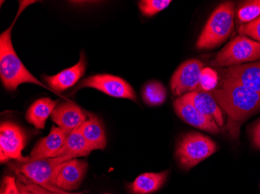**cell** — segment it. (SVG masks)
Returning <instances> with one entry per match:
<instances>
[{"mask_svg":"<svg viewBox=\"0 0 260 194\" xmlns=\"http://www.w3.org/2000/svg\"><path fill=\"white\" fill-rule=\"evenodd\" d=\"M214 98L227 115V129L233 140L239 138L240 127L247 118L260 110V94L236 80L223 76Z\"/></svg>","mask_w":260,"mask_h":194,"instance_id":"6da1fadb","label":"cell"},{"mask_svg":"<svg viewBox=\"0 0 260 194\" xmlns=\"http://www.w3.org/2000/svg\"><path fill=\"white\" fill-rule=\"evenodd\" d=\"M25 6L20 7L18 14L16 17L14 23L5 31L3 32L0 36V76L3 84L7 90L14 91L17 87L23 83H33L38 85L46 90H50L39 80L35 78L30 71L26 68L17 56L14 50L11 40V33L15 23L22 10H24ZM54 93V92H53Z\"/></svg>","mask_w":260,"mask_h":194,"instance_id":"7a4b0ae2","label":"cell"},{"mask_svg":"<svg viewBox=\"0 0 260 194\" xmlns=\"http://www.w3.org/2000/svg\"><path fill=\"white\" fill-rule=\"evenodd\" d=\"M71 160L68 157L51 159H34L25 157L23 161H14L10 165L16 175H21L31 183L41 187L59 194H67L57 186L56 177L61 166Z\"/></svg>","mask_w":260,"mask_h":194,"instance_id":"3957f363","label":"cell"},{"mask_svg":"<svg viewBox=\"0 0 260 194\" xmlns=\"http://www.w3.org/2000/svg\"><path fill=\"white\" fill-rule=\"evenodd\" d=\"M232 2L220 4L211 14L197 42L198 49H212L225 42L235 27Z\"/></svg>","mask_w":260,"mask_h":194,"instance_id":"277c9868","label":"cell"},{"mask_svg":"<svg viewBox=\"0 0 260 194\" xmlns=\"http://www.w3.org/2000/svg\"><path fill=\"white\" fill-rule=\"evenodd\" d=\"M217 144L209 137L197 132L184 135L176 148L179 164L189 169L206 160L217 151Z\"/></svg>","mask_w":260,"mask_h":194,"instance_id":"5b68a950","label":"cell"},{"mask_svg":"<svg viewBox=\"0 0 260 194\" xmlns=\"http://www.w3.org/2000/svg\"><path fill=\"white\" fill-rule=\"evenodd\" d=\"M258 60H260L259 42L241 35L231 41L218 52L212 65L229 68Z\"/></svg>","mask_w":260,"mask_h":194,"instance_id":"8992f818","label":"cell"},{"mask_svg":"<svg viewBox=\"0 0 260 194\" xmlns=\"http://www.w3.org/2000/svg\"><path fill=\"white\" fill-rule=\"evenodd\" d=\"M27 136L19 125L6 121L0 127V161L4 163L10 160L23 161L25 157L22 151L25 147Z\"/></svg>","mask_w":260,"mask_h":194,"instance_id":"52a82bcc","label":"cell"},{"mask_svg":"<svg viewBox=\"0 0 260 194\" xmlns=\"http://www.w3.org/2000/svg\"><path fill=\"white\" fill-rule=\"evenodd\" d=\"M204 64L200 60L191 59L177 68L171 80V90L175 96H182L197 91L200 87Z\"/></svg>","mask_w":260,"mask_h":194,"instance_id":"ba28073f","label":"cell"},{"mask_svg":"<svg viewBox=\"0 0 260 194\" xmlns=\"http://www.w3.org/2000/svg\"><path fill=\"white\" fill-rule=\"evenodd\" d=\"M84 87L96 89L105 94L117 98L137 100V95L132 87L122 79L112 75L104 74L88 77L80 83L77 90Z\"/></svg>","mask_w":260,"mask_h":194,"instance_id":"9c48e42d","label":"cell"},{"mask_svg":"<svg viewBox=\"0 0 260 194\" xmlns=\"http://www.w3.org/2000/svg\"><path fill=\"white\" fill-rule=\"evenodd\" d=\"M70 133L59 127H52L49 135L36 144L30 153V157L34 159L58 157Z\"/></svg>","mask_w":260,"mask_h":194,"instance_id":"30bf717a","label":"cell"},{"mask_svg":"<svg viewBox=\"0 0 260 194\" xmlns=\"http://www.w3.org/2000/svg\"><path fill=\"white\" fill-rule=\"evenodd\" d=\"M174 108L177 115L188 125L212 134L220 132V127L213 120L200 113L181 96L174 102Z\"/></svg>","mask_w":260,"mask_h":194,"instance_id":"8fae6325","label":"cell"},{"mask_svg":"<svg viewBox=\"0 0 260 194\" xmlns=\"http://www.w3.org/2000/svg\"><path fill=\"white\" fill-rule=\"evenodd\" d=\"M181 97L192 105L200 113L213 120L220 128L224 125V118L221 108L213 95L197 90L186 93Z\"/></svg>","mask_w":260,"mask_h":194,"instance_id":"7c38bea8","label":"cell"},{"mask_svg":"<svg viewBox=\"0 0 260 194\" xmlns=\"http://www.w3.org/2000/svg\"><path fill=\"white\" fill-rule=\"evenodd\" d=\"M87 163L82 160H69L61 166L56 177V185L62 191L78 189L87 173Z\"/></svg>","mask_w":260,"mask_h":194,"instance_id":"4fadbf2b","label":"cell"},{"mask_svg":"<svg viewBox=\"0 0 260 194\" xmlns=\"http://www.w3.org/2000/svg\"><path fill=\"white\" fill-rule=\"evenodd\" d=\"M52 119L59 128L71 132L80 128L87 121V117L77 105L67 101L55 108Z\"/></svg>","mask_w":260,"mask_h":194,"instance_id":"5bb4252c","label":"cell"},{"mask_svg":"<svg viewBox=\"0 0 260 194\" xmlns=\"http://www.w3.org/2000/svg\"><path fill=\"white\" fill-rule=\"evenodd\" d=\"M86 58L84 52L80 53L79 62L73 67L67 68L59 73L52 76H45L44 80L46 82L49 88L54 92H62L74 85L84 75L86 70Z\"/></svg>","mask_w":260,"mask_h":194,"instance_id":"9a60e30c","label":"cell"},{"mask_svg":"<svg viewBox=\"0 0 260 194\" xmlns=\"http://www.w3.org/2000/svg\"><path fill=\"white\" fill-rule=\"evenodd\" d=\"M223 76L229 77L260 94V60L220 70Z\"/></svg>","mask_w":260,"mask_h":194,"instance_id":"2e32d148","label":"cell"},{"mask_svg":"<svg viewBox=\"0 0 260 194\" xmlns=\"http://www.w3.org/2000/svg\"><path fill=\"white\" fill-rule=\"evenodd\" d=\"M80 131L92 150L104 149L106 146V136L102 121L92 114L80 127Z\"/></svg>","mask_w":260,"mask_h":194,"instance_id":"e0dca14e","label":"cell"},{"mask_svg":"<svg viewBox=\"0 0 260 194\" xmlns=\"http://www.w3.org/2000/svg\"><path fill=\"white\" fill-rule=\"evenodd\" d=\"M169 171L147 173L140 175L129 185V190L134 194H149L158 190L167 179Z\"/></svg>","mask_w":260,"mask_h":194,"instance_id":"ac0fdd59","label":"cell"},{"mask_svg":"<svg viewBox=\"0 0 260 194\" xmlns=\"http://www.w3.org/2000/svg\"><path fill=\"white\" fill-rule=\"evenodd\" d=\"M92 151L91 147L79 128L70 133L58 157H68L74 160L77 158L87 156Z\"/></svg>","mask_w":260,"mask_h":194,"instance_id":"d6986e66","label":"cell"},{"mask_svg":"<svg viewBox=\"0 0 260 194\" xmlns=\"http://www.w3.org/2000/svg\"><path fill=\"white\" fill-rule=\"evenodd\" d=\"M57 102L49 98H42L35 101L27 110L26 118L28 123L37 129H44L45 122L56 107Z\"/></svg>","mask_w":260,"mask_h":194,"instance_id":"ffe728a7","label":"cell"},{"mask_svg":"<svg viewBox=\"0 0 260 194\" xmlns=\"http://www.w3.org/2000/svg\"><path fill=\"white\" fill-rule=\"evenodd\" d=\"M143 99L149 106H160L165 103L167 92L161 83L157 81L147 83L143 90Z\"/></svg>","mask_w":260,"mask_h":194,"instance_id":"44dd1931","label":"cell"},{"mask_svg":"<svg viewBox=\"0 0 260 194\" xmlns=\"http://www.w3.org/2000/svg\"><path fill=\"white\" fill-rule=\"evenodd\" d=\"M259 17L260 0L245 2L238 10V17L242 23H250Z\"/></svg>","mask_w":260,"mask_h":194,"instance_id":"7402d4cb","label":"cell"},{"mask_svg":"<svg viewBox=\"0 0 260 194\" xmlns=\"http://www.w3.org/2000/svg\"><path fill=\"white\" fill-rule=\"evenodd\" d=\"M171 3L170 0H142L139 2V7L144 16L152 17L167 8Z\"/></svg>","mask_w":260,"mask_h":194,"instance_id":"603a6c76","label":"cell"},{"mask_svg":"<svg viewBox=\"0 0 260 194\" xmlns=\"http://www.w3.org/2000/svg\"><path fill=\"white\" fill-rule=\"evenodd\" d=\"M218 83V75L214 70L210 68L203 69L200 78V88L204 91L214 90Z\"/></svg>","mask_w":260,"mask_h":194,"instance_id":"cb8c5ba5","label":"cell"},{"mask_svg":"<svg viewBox=\"0 0 260 194\" xmlns=\"http://www.w3.org/2000/svg\"><path fill=\"white\" fill-rule=\"evenodd\" d=\"M239 33L260 42V17L250 23L241 26Z\"/></svg>","mask_w":260,"mask_h":194,"instance_id":"d4e9b609","label":"cell"},{"mask_svg":"<svg viewBox=\"0 0 260 194\" xmlns=\"http://www.w3.org/2000/svg\"><path fill=\"white\" fill-rule=\"evenodd\" d=\"M1 194H20L17 182L14 177L10 176L4 177Z\"/></svg>","mask_w":260,"mask_h":194,"instance_id":"484cf974","label":"cell"},{"mask_svg":"<svg viewBox=\"0 0 260 194\" xmlns=\"http://www.w3.org/2000/svg\"><path fill=\"white\" fill-rule=\"evenodd\" d=\"M17 178L19 180L21 181L23 183H25L27 185V187L32 191L35 194H59L57 192H51V191L47 190V189H44V188L41 187L39 185L35 184V183H31L28 179H26L24 176H21V175H17Z\"/></svg>","mask_w":260,"mask_h":194,"instance_id":"4316f807","label":"cell"},{"mask_svg":"<svg viewBox=\"0 0 260 194\" xmlns=\"http://www.w3.org/2000/svg\"><path fill=\"white\" fill-rule=\"evenodd\" d=\"M250 135L254 146L260 149V120L251 128Z\"/></svg>","mask_w":260,"mask_h":194,"instance_id":"83f0119b","label":"cell"},{"mask_svg":"<svg viewBox=\"0 0 260 194\" xmlns=\"http://www.w3.org/2000/svg\"><path fill=\"white\" fill-rule=\"evenodd\" d=\"M17 186H18L19 192L20 194H35L28 187L25 183H23L20 180H17Z\"/></svg>","mask_w":260,"mask_h":194,"instance_id":"f1b7e54d","label":"cell"},{"mask_svg":"<svg viewBox=\"0 0 260 194\" xmlns=\"http://www.w3.org/2000/svg\"><path fill=\"white\" fill-rule=\"evenodd\" d=\"M67 194H70V193H67ZM75 194H79V193H75Z\"/></svg>","mask_w":260,"mask_h":194,"instance_id":"f546056e","label":"cell"}]
</instances>
